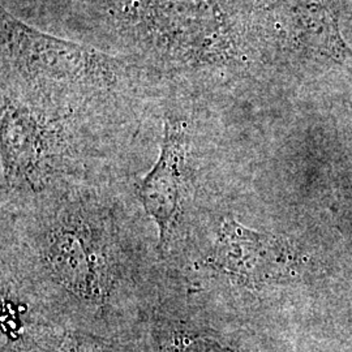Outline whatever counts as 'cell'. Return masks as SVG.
Segmentation results:
<instances>
[{"label":"cell","mask_w":352,"mask_h":352,"mask_svg":"<svg viewBox=\"0 0 352 352\" xmlns=\"http://www.w3.org/2000/svg\"><path fill=\"white\" fill-rule=\"evenodd\" d=\"M186 146L183 123L167 120L160 160L140 187V199L158 226L161 243H164L180 212V186Z\"/></svg>","instance_id":"6da1fadb"},{"label":"cell","mask_w":352,"mask_h":352,"mask_svg":"<svg viewBox=\"0 0 352 352\" xmlns=\"http://www.w3.org/2000/svg\"><path fill=\"white\" fill-rule=\"evenodd\" d=\"M282 252L276 240L252 232L235 222H225L210 263L230 274L258 280L277 274L283 264Z\"/></svg>","instance_id":"7a4b0ae2"},{"label":"cell","mask_w":352,"mask_h":352,"mask_svg":"<svg viewBox=\"0 0 352 352\" xmlns=\"http://www.w3.org/2000/svg\"><path fill=\"white\" fill-rule=\"evenodd\" d=\"M283 8V14H289L292 34L304 45L336 59L352 58L340 37L331 0H286Z\"/></svg>","instance_id":"3957f363"},{"label":"cell","mask_w":352,"mask_h":352,"mask_svg":"<svg viewBox=\"0 0 352 352\" xmlns=\"http://www.w3.org/2000/svg\"><path fill=\"white\" fill-rule=\"evenodd\" d=\"M50 261L58 278L67 287L91 298L94 289V267L82 239L74 232H62L52 241Z\"/></svg>","instance_id":"277c9868"},{"label":"cell","mask_w":352,"mask_h":352,"mask_svg":"<svg viewBox=\"0 0 352 352\" xmlns=\"http://www.w3.org/2000/svg\"><path fill=\"white\" fill-rule=\"evenodd\" d=\"M8 352H110L101 342L69 331L33 334Z\"/></svg>","instance_id":"5b68a950"}]
</instances>
